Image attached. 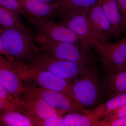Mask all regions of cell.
<instances>
[{"label":"cell","instance_id":"5bb4252c","mask_svg":"<svg viewBox=\"0 0 126 126\" xmlns=\"http://www.w3.org/2000/svg\"><path fill=\"white\" fill-rule=\"evenodd\" d=\"M30 16L35 17L57 16L56 2L49 3L40 0H20Z\"/></svg>","mask_w":126,"mask_h":126},{"label":"cell","instance_id":"4fadbf2b","mask_svg":"<svg viewBox=\"0 0 126 126\" xmlns=\"http://www.w3.org/2000/svg\"><path fill=\"white\" fill-rule=\"evenodd\" d=\"M89 18L97 32L106 38L113 35L111 24L102 7L100 0H98L89 9Z\"/></svg>","mask_w":126,"mask_h":126},{"label":"cell","instance_id":"ba28073f","mask_svg":"<svg viewBox=\"0 0 126 126\" xmlns=\"http://www.w3.org/2000/svg\"><path fill=\"white\" fill-rule=\"evenodd\" d=\"M16 103L24 114L29 113L42 119L62 117L61 114L64 113L51 107L27 84L24 85L23 92Z\"/></svg>","mask_w":126,"mask_h":126},{"label":"cell","instance_id":"52a82bcc","mask_svg":"<svg viewBox=\"0 0 126 126\" xmlns=\"http://www.w3.org/2000/svg\"><path fill=\"white\" fill-rule=\"evenodd\" d=\"M102 69L106 73L126 68V36L116 43L94 42Z\"/></svg>","mask_w":126,"mask_h":126},{"label":"cell","instance_id":"2e32d148","mask_svg":"<svg viewBox=\"0 0 126 126\" xmlns=\"http://www.w3.org/2000/svg\"><path fill=\"white\" fill-rule=\"evenodd\" d=\"M105 90L109 97L126 93V68L106 73Z\"/></svg>","mask_w":126,"mask_h":126},{"label":"cell","instance_id":"4316f807","mask_svg":"<svg viewBox=\"0 0 126 126\" xmlns=\"http://www.w3.org/2000/svg\"><path fill=\"white\" fill-rule=\"evenodd\" d=\"M103 126H126V116L106 123Z\"/></svg>","mask_w":126,"mask_h":126},{"label":"cell","instance_id":"e0dca14e","mask_svg":"<svg viewBox=\"0 0 126 126\" xmlns=\"http://www.w3.org/2000/svg\"><path fill=\"white\" fill-rule=\"evenodd\" d=\"M102 7L111 24L113 36L120 35L124 31L121 14L116 0H100Z\"/></svg>","mask_w":126,"mask_h":126},{"label":"cell","instance_id":"ffe728a7","mask_svg":"<svg viewBox=\"0 0 126 126\" xmlns=\"http://www.w3.org/2000/svg\"><path fill=\"white\" fill-rule=\"evenodd\" d=\"M64 126H95L96 123L87 114L68 113L63 118Z\"/></svg>","mask_w":126,"mask_h":126},{"label":"cell","instance_id":"5b68a950","mask_svg":"<svg viewBox=\"0 0 126 126\" xmlns=\"http://www.w3.org/2000/svg\"><path fill=\"white\" fill-rule=\"evenodd\" d=\"M80 77L73 84L75 96L87 110L93 109L100 101L102 92L101 84L95 66Z\"/></svg>","mask_w":126,"mask_h":126},{"label":"cell","instance_id":"d4e9b609","mask_svg":"<svg viewBox=\"0 0 126 126\" xmlns=\"http://www.w3.org/2000/svg\"><path fill=\"white\" fill-rule=\"evenodd\" d=\"M0 98H2L10 102L16 104L15 100L12 96V95L0 83Z\"/></svg>","mask_w":126,"mask_h":126},{"label":"cell","instance_id":"83f0119b","mask_svg":"<svg viewBox=\"0 0 126 126\" xmlns=\"http://www.w3.org/2000/svg\"><path fill=\"white\" fill-rule=\"evenodd\" d=\"M40 0L42 1H44V2H49L51 3V2H53L55 1V2L57 1L58 0Z\"/></svg>","mask_w":126,"mask_h":126},{"label":"cell","instance_id":"9a60e30c","mask_svg":"<svg viewBox=\"0 0 126 126\" xmlns=\"http://www.w3.org/2000/svg\"><path fill=\"white\" fill-rule=\"evenodd\" d=\"M126 104V93L120 94L110 98L105 102L95 108L89 110L88 115L96 123L102 118L116 109Z\"/></svg>","mask_w":126,"mask_h":126},{"label":"cell","instance_id":"7c38bea8","mask_svg":"<svg viewBox=\"0 0 126 126\" xmlns=\"http://www.w3.org/2000/svg\"><path fill=\"white\" fill-rule=\"evenodd\" d=\"M98 0H58L57 5V16L63 20L72 16L89 11Z\"/></svg>","mask_w":126,"mask_h":126},{"label":"cell","instance_id":"44dd1931","mask_svg":"<svg viewBox=\"0 0 126 126\" xmlns=\"http://www.w3.org/2000/svg\"><path fill=\"white\" fill-rule=\"evenodd\" d=\"M27 116L35 126H64L62 117H54L47 119H43L31 114L26 113Z\"/></svg>","mask_w":126,"mask_h":126},{"label":"cell","instance_id":"7402d4cb","mask_svg":"<svg viewBox=\"0 0 126 126\" xmlns=\"http://www.w3.org/2000/svg\"><path fill=\"white\" fill-rule=\"evenodd\" d=\"M0 5L8 10L23 15L27 19L29 16L20 0H0Z\"/></svg>","mask_w":126,"mask_h":126},{"label":"cell","instance_id":"ac0fdd59","mask_svg":"<svg viewBox=\"0 0 126 126\" xmlns=\"http://www.w3.org/2000/svg\"><path fill=\"white\" fill-rule=\"evenodd\" d=\"M17 12L0 6V24L2 27L10 28L34 34L23 24Z\"/></svg>","mask_w":126,"mask_h":126},{"label":"cell","instance_id":"cb8c5ba5","mask_svg":"<svg viewBox=\"0 0 126 126\" xmlns=\"http://www.w3.org/2000/svg\"><path fill=\"white\" fill-rule=\"evenodd\" d=\"M0 109L9 111L21 112L20 108L18 105L7 101L2 98H0Z\"/></svg>","mask_w":126,"mask_h":126},{"label":"cell","instance_id":"30bf717a","mask_svg":"<svg viewBox=\"0 0 126 126\" xmlns=\"http://www.w3.org/2000/svg\"><path fill=\"white\" fill-rule=\"evenodd\" d=\"M26 84L29 87L43 98L51 107L56 110L68 113H89V110L82 107L72 98L63 93L38 86Z\"/></svg>","mask_w":126,"mask_h":126},{"label":"cell","instance_id":"d6986e66","mask_svg":"<svg viewBox=\"0 0 126 126\" xmlns=\"http://www.w3.org/2000/svg\"><path fill=\"white\" fill-rule=\"evenodd\" d=\"M1 111L0 116V126H35L29 118L26 115L21 114L19 112Z\"/></svg>","mask_w":126,"mask_h":126},{"label":"cell","instance_id":"6da1fadb","mask_svg":"<svg viewBox=\"0 0 126 126\" xmlns=\"http://www.w3.org/2000/svg\"><path fill=\"white\" fill-rule=\"evenodd\" d=\"M15 67L23 81L27 84L63 93L69 96L82 107L85 108L75 96L73 83L48 70L35 69L18 61Z\"/></svg>","mask_w":126,"mask_h":126},{"label":"cell","instance_id":"603a6c76","mask_svg":"<svg viewBox=\"0 0 126 126\" xmlns=\"http://www.w3.org/2000/svg\"><path fill=\"white\" fill-rule=\"evenodd\" d=\"M125 116H126V104L102 118L97 123V126H103L106 123Z\"/></svg>","mask_w":126,"mask_h":126},{"label":"cell","instance_id":"8fae6325","mask_svg":"<svg viewBox=\"0 0 126 126\" xmlns=\"http://www.w3.org/2000/svg\"><path fill=\"white\" fill-rule=\"evenodd\" d=\"M17 70L7 59L0 55V83L14 98L16 102L23 92L24 85Z\"/></svg>","mask_w":126,"mask_h":126},{"label":"cell","instance_id":"8992f818","mask_svg":"<svg viewBox=\"0 0 126 126\" xmlns=\"http://www.w3.org/2000/svg\"><path fill=\"white\" fill-rule=\"evenodd\" d=\"M37 33L44 35L55 40L77 45L81 47L90 48V46L68 27L57 23L47 17L29 16Z\"/></svg>","mask_w":126,"mask_h":126},{"label":"cell","instance_id":"9c48e42d","mask_svg":"<svg viewBox=\"0 0 126 126\" xmlns=\"http://www.w3.org/2000/svg\"><path fill=\"white\" fill-rule=\"evenodd\" d=\"M89 11L72 16L60 23L75 32L91 47L94 42L104 43L108 38L99 33L94 27L89 18Z\"/></svg>","mask_w":126,"mask_h":126},{"label":"cell","instance_id":"7a4b0ae2","mask_svg":"<svg viewBox=\"0 0 126 126\" xmlns=\"http://www.w3.org/2000/svg\"><path fill=\"white\" fill-rule=\"evenodd\" d=\"M34 38L42 50L58 58L81 65H94V55L90 48L58 41L38 33Z\"/></svg>","mask_w":126,"mask_h":126},{"label":"cell","instance_id":"277c9868","mask_svg":"<svg viewBox=\"0 0 126 126\" xmlns=\"http://www.w3.org/2000/svg\"><path fill=\"white\" fill-rule=\"evenodd\" d=\"M0 33L6 52L26 64L33 60L41 49L36 46L34 34L3 27L0 28Z\"/></svg>","mask_w":126,"mask_h":126},{"label":"cell","instance_id":"3957f363","mask_svg":"<svg viewBox=\"0 0 126 126\" xmlns=\"http://www.w3.org/2000/svg\"><path fill=\"white\" fill-rule=\"evenodd\" d=\"M27 65L35 69L50 71L70 82L83 75L95 66L94 65H81L63 60L41 49L37 52L33 60Z\"/></svg>","mask_w":126,"mask_h":126},{"label":"cell","instance_id":"484cf974","mask_svg":"<svg viewBox=\"0 0 126 126\" xmlns=\"http://www.w3.org/2000/svg\"><path fill=\"white\" fill-rule=\"evenodd\" d=\"M121 14L124 30L126 29V0H116Z\"/></svg>","mask_w":126,"mask_h":126}]
</instances>
